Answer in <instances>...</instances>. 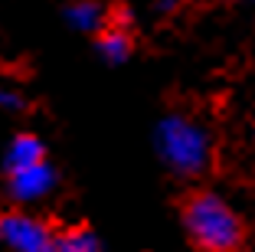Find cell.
Masks as SVG:
<instances>
[{
	"label": "cell",
	"mask_w": 255,
	"mask_h": 252,
	"mask_svg": "<svg viewBox=\"0 0 255 252\" xmlns=\"http://www.w3.org/2000/svg\"><path fill=\"white\" fill-rule=\"evenodd\" d=\"M53 252H102V243H98V236L92 230L75 226V230L53 236Z\"/></svg>",
	"instance_id": "8992f818"
},
{
	"label": "cell",
	"mask_w": 255,
	"mask_h": 252,
	"mask_svg": "<svg viewBox=\"0 0 255 252\" xmlns=\"http://www.w3.org/2000/svg\"><path fill=\"white\" fill-rule=\"evenodd\" d=\"M0 243L10 252H53V233L26 213H0Z\"/></svg>",
	"instance_id": "3957f363"
},
{
	"label": "cell",
	"mask_w": 255,
	"mask_h": 252,
	"mask_svg": "<svg viewBox=\"0 0 255 252\" xmlns=\"http://www.w3.org/2000/svg\"><path fill=\"white\" fill-rule=\"evenodd\" d=\"M183 226L200 252H236L242 246V223L233 207L210 190H200L183 203Z\"/></svg>",
	"instance_id": "6da1fadb"
},
{
	"label": "cell",
	"mask_w": 255,
	"mask_h": 252,
	"mask_svg": "<svg viewBox=\"0 0 255 252\" xmlns=\"http://www.w3.org/2000/svg\"><path fill=\"white\" fill-rule=\"evenodd\" d=\"M157 7L160 10H170V7H177V0H157Z\"/></svg>",
	"instance_id": "30bf717a"
},
{
	"label": "cell",
	"mask_w": 255,
	"mask_h": 252,
	"mask_svg": "<svg viewBox=\"0 0 255 252\" xmlns=\"http://www.w3.org/2000/svg\"><path fill=\"white\" fill-rule=\"evenodd\" d=\"M66 20L72 23L75 30H82V33H92L102 26V10H98L95 0H72L66 7Z\"/></svg>",
	"instance_id": "52a82bcc"
},
{
	"label": "cell",
	"mask_w": 255,
	"mask_h": 252,
	"mask_svg": "<svg viewBox=\"0 0 255 252\" xmlns=\"http://www.w3.org/2000/svg\"><path fill=\"white\" fill-rule=\"evenodd\" d=\"M0 108H7V111H23V95H20V92L0 89Z\"/></svg>",
	"instance_id": "9c48e42d"
},
{
	"label": "cell",
	"mask_w": 255,
	"mask_h": 252,
	"mask_svg": "<svg viewBox=\"0 0 255 252\" xmlns=\"http://www.w3.org/2000/svg\"><path fill=\"white\" fill-rule=\"evenodd\" d=\"M53 187H56V171L49 161H36L30 167L10 171V180H7V193L16 203L43 200L46 193H53Z\"/></svg>",
	"instance_id": "277c9868"
},
{
	"label": "cell",
	"mask_w": 255,
	"mask_h": 252,
	"mask_svg": "<svg viewBox=\"0 0 255 252\" xmlns=\"http://www.w3.org/2000/svg\"><path fill=\"white\" fill-rule=\"evenodd\" d=\"M157 151L180 177H200L213 161L210 131L187 115H167L157 125Z\"/></svg>",
	"instance_id": "7a4b0ae2"
},
{
	"label": "cell",
	"mask_w": 255,
	"mask_h": 252,
	"mask_svg": "<svg viewBox=\"0 0 255 252\" xmlns=\"http://www.w3.org/2000/svg\"><path fill=\"white\" fill-rule=\"evenodd\" d=\"M98 49H102V56H105L108 62H125L128 52H131V39H128L125 30H108L98 39Z\"/></svg>",
	"instance_id": "ba28073f"
},
{
	"label": "cell",
	"mask_w": 255,
	"mask_h": 252,
	"mask_svg": "<svg viewBox=\"0 0 255 252\" xmlns=\"http://www.w3.org/2000/svg\"><path fill=\"white\" fill-rule=\"evenodd\" d=\"M36 161H46V148L39 138H33V134H16L13 141H10L7 148V157H3V167L10 171H20V167H30V164Z\"/></svg>",
	"instance_id": "5b68a950"
}]
</instances>
